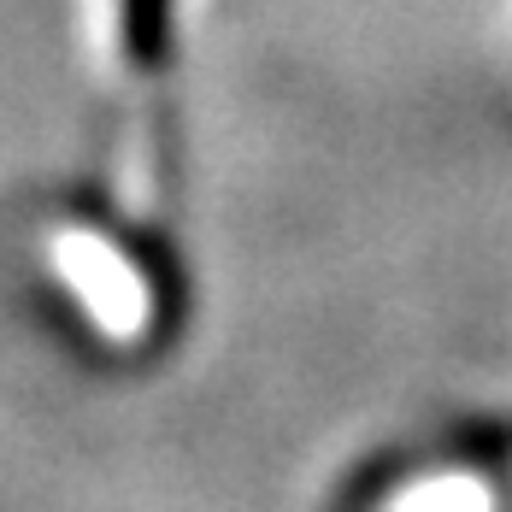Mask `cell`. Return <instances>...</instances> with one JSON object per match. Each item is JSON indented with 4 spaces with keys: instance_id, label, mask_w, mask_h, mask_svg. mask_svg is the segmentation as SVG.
Instances as JSON below:
<instances>
[{
    "instance_id": "6da1fadb",
    "label": "cell",
    "mask_w": 512,
    "mask_h": 512,
    "mask_svg": "<svg viewBox=\"0 0 512 512\" xmlns=\"http://www.w3.org/2000/svg\"><path fill=\"white\" fill-rule=\"evenodd\" d=\"M124 59L136 71L171 59V0H124Z\"/></svg>"
}]
</instances>
